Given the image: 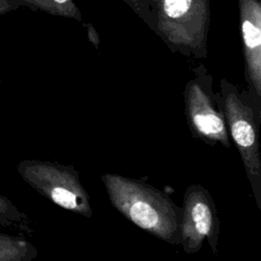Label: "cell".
I'll return each mask as SVG.
<instances>
[{
    "mask_svg": "<svg viewBox=\"0 0 261 261\" xmlns=\"http://www.w3.org/2000/svg\"><path fill=\"white\" fill-rule=\"evenodd\" d=\"M112 206L128 221L172 246L179 245L181 207L149 184L115 173L101 175Z\"/></svg>",
    "mask_w": 261,
    "mask_h": 261,
    "instance_id": "cell-1",
    "label": "cell"
},
{
    "mask_svg": "<svg viewBox=\"0 0 261 261\" xmlns=\"http://www.w3.org/2000/svg\"><path fill=\"white\" fill-rule=\"evenodd\" d=\"M216 95L225 117L229 138L239 151L256 205L261 210V108L247 90H241L226 79H221Z\"/></svg>",
    "mask_w": 261,
    "mask_h": 261,
    "instance_id": "cell-2",
    "label": "cell"
},
{
    "mask_svg": "<svg viewBox=\"0 0 261 261\" xmlns=\"http://www.w3.org/2000/svg\"><path fill=\"white\" fill-rule=\"evenodd\" d=\"M16 170L29 186L55 205L85 217L92 216L89 194L71 166L24 159L17 163Z\"/></svg>",
    "mask_w": 261,
    "mask_h": 261,
    "instance_id": "cell-3",
    "label": "cell"
},
{
    "mask_svg": "<svg viewBox=\"0 0 261 261\" xmlns=\"http://www.w3.org/2000/svg\"><path fill=\"white\" fill-rule=\"evenodd\" d=\"M196 75L185 88V112L187 123L195 139L210 146L216 144L231 147L225 117L216 93L213 92L212 75L204 66L195 69Z\"/></svg>",
    "mask_w": 261,
    "mask_h": 261,
    "instance_id": "cell-4",
    "label": "cell"
},
{
    "mask_svg": "<svg viewBox=\"0 0 261 261\" xmlns=\"http://www.w3.org/2000/svg\"><path fill=\"white\" fill-rule=\"evenodd\" d=\"M220 222L216 206L209 191L201 185L187 188L179 224V245L187 254L198 253L207 241L217 255Z\"/></svg>",
    "mask_w": 261,
    "mask_h": 261,
    "instance_id": "cell-5",
    "label": "cell"
},
{
    "mask_svg": "<svg viewBox=\"0 0 261 261\" xmlns=\"http://www.w3.org/2000/svg\"><path fill=\"white\" fill-rule=\"evenodd\" d=\"M37 256L36 247L27 240L0 232V261H32Z\"/></svg>",
    "mask_w": 261,
    "mask_h": 261,
    "instance_id": "cell-6",
    "label": "cell"
},
{
    "mask_svg": "<svg viewBox=\"0 0 261 261\" xmlns=\"http://www.w3.org/2000/svg\"><path fill=\"white\" fill-rule=\"evenodd\" d=\"M28 216L6 196L0 194V225L28 231Z\"/></svg>",
    "mask_w": 261,
    "mask_h": 261,
    "instance_id": "cell-7",
    "label": "cell"
},
{
    "mask_svg": "<svg viewBox=\"0 0 261 261\" xmlns=\"http://www.w3.org/2000/svg\"><path fill=\"white\" fill-rule=\"evenodd\" d=\"M190 4L191 0H165V11L169 17L176 18L189 9Z\"/></svg>",
    "mask_w": 261,
    "mask_h": 261,
    "instance_id": "cell-8",
    "label": "cell"
},
{
    "mask_svg": "<svg viewBox=\"0 0 261 261\" xmlns=\"http://www.w3.org/2000/svg\"><path fill=\"white\" fill-rule=\"evenodd\" d=\"M20 4V0H0V15L16 9Z\"/></svg>",
    "mask_w": 261,
    "mask_h": 261,
    "instance_id": "cell-9",
    "label": "cell"
},
{
    "mask_svg": "<svg viewBox=\"0 0 261 261\" xmlns=\"http://www.w3.org/2000/svg\"><path fill=\"white\" fill-rule=\"evenodd\" d=\"M56 3H59V4H61V3H65L67 0H54Z\"/></svg>",
    "mask_w": 261,
    "mask_h": 261,
    "instance_id": "cell-10",
    "label": "cell"
},
{
    "mask_svg": "<svg viewBox=\"0 0 261 261\" xmlns=\"http://www.w3.org/2000/svg\"><path fill=\"white\" fill-rule=\"evenodd\" d=\"M0 85H1V75H0Z\"/></svg>",
    "mask_w": 261,
    "mask_h": 261,
    "instance_id": "cell-11",
    "label": "cell"
}]
</instances>
